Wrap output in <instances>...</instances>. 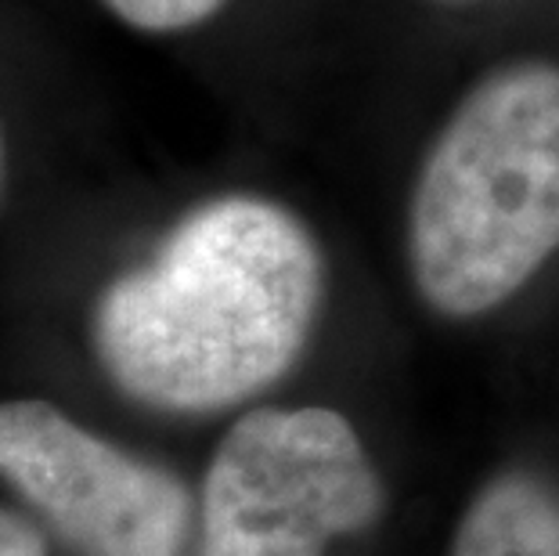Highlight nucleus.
Wrapping results in <instances>:
<instances>
[{
	"label": "nucleus",
	"instance_id": "nucleus-1",
	"mask_svg": "<svg viewBox=\"0 0 559 556\" xmlns=\"http://www.w3.org/2000/svg\"><path fill=\"white\" fill-rule=\"evenodd\" d=\"M325 293L311 228L282 203L221 196L174 224L94 307V354L141 405L213 412L293 369Z\"/></svg>",
	"mask_w": 559,
	"mask_h": 556
},
{
	"label": "nucleus",
	"instance_id": "nucleus-2",
	"mask_svg": "<svg viewBox=\"0 0 559 556\" xmlns=\"http://www.w3.org/2000/svg\"><path fill=\"white\" fill-rule=\"evenodd\" d=\"M559 250V66L487 73L437 134L408 206L415 289L437 315L506 304Z\"/></svg>",
	"mask_w": 559,
	"mask_h": 556
},
{
	"label": "nucleus",
	"instance_id": "nucleus-3",
	"mask_svg": "<svg viewBox=\"0 0 559 556\" xmlns=\"http://www.w3.org/2000/svg\"><path fill=\"white\" fill-rule=\"evenodd\" d=\"M379 513L383 481L347 416L257 409L213 452L195 556H325Z\"/></svg>",
	"mask_w": 559,
	"mask_h": 556
},
{
	"label": "nucleus",
	"instance_id": "nucleus-4",
	"mask_svg": "<svg viewBox=\"0 0 559 556\" xmlns=\"http://www.w3.org/2000/svg\"><path fill=\"white\" fill-rule=\"evenodd\" d=\"M0 473L83 556H181L192 499L47 401H0Z\"/></svg>",
	"mask_w": 559,
	"mask_h": 556
},
{
	"label": "nucleus",
	"instance_id": "nucleus-5",
	"mask_svg": "<svg viewBox=\"0 0 559 556\" xmlns=\"http://www.w3.org/2000/svg\"><path fill=\"white\" fill-rule=\"evenodd\" d=\"M451 556H559V492L534 473H498L469 499Z\"/></svg>",
	"mask_w": 559,
	"mask_h": 556
},
{
	"label": "nucleus",
	"instance_id": "nucleus-6",
	"mask_svg": "<svg viewBox=\"0 0 559 556\" xmlns=\"http://www.w3.org/2000/svg\"><path fill=\"white\" fill-rule=\"evenodd\" d=\"M102 4L141 33H181L213 19L228 0H102Z\"/></svg>",
	"mask_w": 559,
	"mask_h": 556
},
{
	"label": "nucleus",
	"instance_id": "nucleus-7",
	"mask_svg": "<svg viewBox=\"0 0 559 556\" xmlns=\"http://www.w3.org/2000/svg\"><path fill=\"white\" fill-rule=\"evenodd\" d=\"M0 556H44L40 531L29 520L0 510Z\"/></svg>",
	"mask_w": 559,
	"mask_h": 556
},
{
	"label": "nucleus",
	"instance_id": "nucleus-8",
	"mask_svg": "<svg viewBox=\"0 0 559 556\" xmlns=\"http://www.w3.org/2000/svg\"><path fill=\"white\" fill-rule=\"evenodd\" d=\"M0 188H4V138H0Z\"/></svg>",
	"mask_w": 559,
	"mask_h": 556
}]
</instances>
